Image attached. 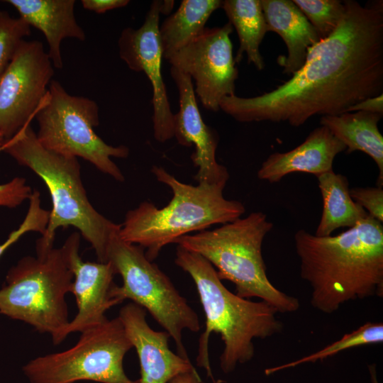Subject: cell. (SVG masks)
Returning a JSON list of instances; mask_svg holds the SVG:
<instances>
[{
  "mask_svg": "<svg viewBox=\"0 0 383 383\" xmlns=\"http://www.w3.org/2000/svg\"><path fill=\"white\" fill-rule=\"evenodd\" d=\"M267 31L277 33L285 43L287 56L277 62L283 72L292 75L304 64L308 49L318 42L316 30L290 0H260Z\"/></svg>",
  "mask_w": 383,
  "mask_h": 383,
  "instance_id": "cell-19",
  "label": "cell"
},
{
  "mask_svg": "<svg viewBox=\"0 0 383 383\" xmlns=\"http://www.w3.org/2000/svg\"><path fill=\"white\" fill-rule=\"evenodd\" d=\"M19 17L40 30L48 45V56L57 69L63 67L61 43L65 38L80 41L86 35L74 16V0H6Z\"/></svg>",
  "mask_w": 383,
  "mask_h": 383,
  "instance_id": "cell-18",
  "label": "cell"
},
{
  "mask_svg": "<svg viewBox=\"0 0 383 383\" xmlns=\"http://www.w3.org/2000/svg\"><path fill=\"white\" fill-rule=\"evenodd\" d=\"M323 209L315 235L326 237L340 228H352L369 215L353 201L345 176L333 170L316 176Z\"/></svg>",
  "mask_w": 383,
  "mask_h": 383,
  "instance_id": "cell-21",
  "label": "cell"
},
{
  "mask_svg": "<svg viewBox=\"0 0 383 383\" xmlns=\"http://www.w3.org/2000/svg\"><path fill=\"white\" fill-rule=\"evenodd\" d=\"M371 383H379L377 378V365L371 363L367 365Z\"/></svg>",
  "mask_w": 383,
  "mask_h": 383,
  "instance_id": "cell-33",
  "label": "cell"
},
{
  "mask_svg": "<svg viewBox=\"0 0 383 383\" xmlns=\"http://www.w3.org/2000/svg\"><path fill=\"white\" fill-rule=\"evenodd\" d=\"M337 28L307 50L303 66L271 91L226 96L219 109L241 123L287 122L335 116L383 92V2L344 1Z\"/></svg>",
  "mask_w": 383,
  "mask_h": 383,
  "instance_id": "cell-1",
  "label": "cell"
},
{
  "mask_svg": "<svg viewBox=\"0 0 383 383\" xmlns=\"http://www.w3.org/2000/svg\"><path fill=\"white\" fill-rule=\"evenodd\" d=\"M221 5V0L182 1L177 11L159 27L164 59L184 47L202 31L211 14Z\"/></svg>",
  "mask_w": 383,
  "mask_h": 383,
  "instance_id": "cell-22",
  "label": "cell"
},
{
  "mask_svg": "<svg viewBox=\"0 0 383 383\" xmlns=\"http://www.w3.org/2000/svg\"><path fill=\"white\" fill-rule=\"evenodd\" d=\"M132 348L119 318H107L82 331L72 348L37 357L22 370L30 383H138L123 369L124 357Z\"/></svg>",
  "mask_w": 383,
  "mask_h": 383,
  "instance_id": "cell-10",
  "label": "cell"
},
{
  "mask_svg": "<svg viewBox=\"0 0 383 383\" xmlns=\"http://www.w3.org/2000/svg\"><path fill=\"white\" fill-rule=\"evenodd\" d=\"M4 142H5V139H4V136L2 135V134L0 133V148L2 147Z\"/></svg>",
  "mask_w": 383,
  "mask_h": 383,
  "instance_id": "cell-35",
  "label": "cell"
},
{
  "mask_svg": "<svg viewBox=\"0 0 383 383\" xmlns=\"http://www.w3.org/2000/svg\"><path fill=\"white\" fill-rule=\"evenodd\" d=\"M151 172L171 189L172 199L161 209L146 201L128 211L118 234L123 241L143 247L152 262L162 248L178 238L231 222L245 212L240 201L223 196L226 184H185L160 166H153Z\"/></svg>",
  "mask_w": 383,
  "mask_h": 383,
  "instance_id": "cell-5",
  "label": "cell"
},
{
  "mask_svg": "<svg viewBox=\"0 0 383 383\" xmlns=\"http://www.w3.org/2000/svg\"><path fill=\"white\" fill-rule=\"evenodd\" d=\"M174 1L164 0L162 1L161 14L168 15L172 11L174 7Z\"/></svg>",
  "mask_w": 383,
  "mask_h": 383,
  "instance_id": "cell-34",
  "label": "cell"
},
{
  "mask_svg": "<svg viewBox=\"0 0 383 383\" xmlns=\"http://www.w3.org/2000/svg\"><path fill=\"white\" fill-rule=\"evenodd\" d=\"M169 383H201V381L196 370L178 374L172 378Z\"/></svg>",
  "mask_w": 383,
  "mask_h": 383,
  "instance_id": "cell-32",
  "label": "cell"
},
{
  "mask_svg": "<svg viewBox=\"0 0 383 383\" xmlns=\"http://www.w3.org/2000/svg\"><path fill=\"white\" fill-rule=\"evenodd\" d=\"M30 34V27L22 18H13L0 11V74L13 58L24 38Z\"/></svg>",
  "mask_w": 383,
  "mask_h": 383,
  "instance_id": "cell-26",
  "label": "cell"
},
{
  "mask_svg": "<svg viewBox=\"0 0 383 383\" xmlns=\"http://www.w3.org/2000/svg\"><path fill=\"white\" fill-rule=\"evenodd\" d=\"M294 238L313 309L331 314L349 301L383 297L382 223L368 216L335 235L301 229Z\"/></svg>",
  "mask_w": 383,
  "mask_h": 383,
  "instance_id": "cell-2",
  "label": "cell"
},
{
  "mask_svg": "<svg viewBox=\"0 0 383 383\" xmlns=\"http://www.w3.org/2000/svg\"><path fill=\"white\" fill-rule=\"evenodd\" d=\"M383 115L366 112H345L335 116H323L321 126H326L346 147V152L361 151L376 163L379 174L377 184L383 185V136L378 122Z\"/></svg>",
  "mask_w": 383,
  "mask_h": 383,
  "instance_id": "cell-20",
  "label": "cell"
},
{
  "mask_svg": "<svg viewBox=\"0 0 383 383\" xmlns=\"http://www.w3.org/2000/svg\"><path fill=\"white\" fill-rule=\"evenodd\" d=\"M53 67L40 41H22L0 74V133L5 141L35 116L48 94Z\"/></svg>",
  "mask_w": 383,
  "mask_h": 383,
  "instance_id": "cell-11",
  "label": "cell"
},
{
  "mask_svg": "<svg viewBox=\"0 0 383 383\" xmlns=\"http://www.w3.org/2000/svg\"><path fill=\"white\" fill-rule=\"evenodd\" d=\"M128 0H82V7L96 13H104L108 11L122 8L129 4Z\"/></svg>",
  "mask_w": 383,
  "mask_h": 383,
  "instance_id": "cell-30",
  "label": "cell"
},
{
  "mask_svg": "<svg viewBox=\"0 0 383 383\" xmlns=\"http://www.w3.org/2000/svg\"><path fill=\"white\" fill-rule=\"evenodd\" d=\"M8 271L0 289V313L49 333L55 345L69 323L65 296L70 292L73 274L62 248L37 249Z\"/></svg>",
  "mask_w": 383,
  "mask_h": 383,
  "instance_id": "cell-7",
  "label": "cell"
},
{
  "mask_svg": "<svg viewBox=\"0 0 383 383\" xmlns=\"http://www.w3.org/2000/svg\"><path fill=\"white\" fill-rule=\"evenodd\" d=\"M29 207L26 216L18 228L13 231L6 240L0 243V257L25 233L30 231L45 233L50 216V211L42 208L40 193L33 190L29 198Z\"/></svg>",
  "mask_w": 383,
  "mask_h": 383,
  "instance_id": "cell-27",
  "label": "cell"
},
{
  "mask_svg": "<svg viewBox=\"0 0 383 383\" xmlns=\"http://www.w3.org/2000/svg\"><path fill=\"white\" fill-rule=\"evenodd\" d=\"M2 147L0 148V152ZM33 191L23 177H14L5 184H0V206L13 209L29 199Z\"/></svg>",
  "mask_w": 383,
  "mask_h": 383,
  "instance_id": "cell-29",
  "label": "cell"
},
{
  "mask_svg": "<svg viewBox=\"0 0 383 383\" xmlns=\"http://www.w3.org/2000/svg\"><path fill=\"white\" fill-rule=\"evenodd\" d=\"M118 317L138 357V383H167L178 374L196 371L189 358L170 349L168 333L150 327L143 308L130 302L121 309Z\"/></svg>",
  "mask_w": 383,
  "mask_h": 383,
  "instance_id": "cell-16",
  "label": "cell"
},
{
  "mask_svg": "<svg viewBox=\"0 0 383 383\" xmlns=\"http://www.w3.org/2000/svg\"><path fill=\"white\" fill-rule=\"evenodd\" d=\"M346 150L345 145L326 126L314 128L304 141L284 152H274L257 171L261 180L276 183L294 172H304L316 177L333 170L338 154Z\"/></svg>",
  "mask_w": 383,
  "mask_h": 383,
  "instance_id": "cell-17",
  "label": "cell"
},
{
  "mask_svg": "<svg viewBox=\"0 0 383 383\" xmlns=\"http://www.w3.org/2000/svg\"><path fill=\"white\" fill-rule=\"evenodd\" d=\"M272 228L265 213L252 212L213 230L182 236L174 243L206 259L221 280L234 284L238 296L258 298L278 313H294L300 307L299 299L274 287L267 275L262 247Z\"/></svg>",
  "mask_w": 383,
  "mask_h": 383,
  "instance_id": "cell-6",
  "label": "cell"
},
{
  "mask_svg": "<svg viewBox=\"0 0 383 383\" xmlns=\"http://www.w3.org/2000/svg\"><path fill=\"white\" fill-rule=\"evenodd\" d=\"M174 262L193 279L205 313L206 327L199 338L196 364L206 370L213 383L209 358L212 332L219 334L223 342L220 367L227 374L252 359L254 339H265L282 331L284 324L273 306L230 292L213 265L199 254L178 245Z\"/></svg>",
  "mask_w": 383,
  "mask_h": 383,
  "instance_id": "cell-3",
  "label": "cell"
},
{
  "mask_svg": "<svg viewBox=\"0 0 383 383\" xmlns=\"http://www.w3.org/2000/svg\"><path fill=\"white\" fill-rule=\"evenodd\" d=\"M383 342V323L382 322H367L356 330L345 334L339 340L325 346L322 349L294 361L267 368L266 375L296 366L315 363L333 357L340 352L360 346L379 344Z\"/></svg>",
  "mask_w": 383,
  "mask_h": 383,
  "instance_id": "cell-24",
  "label": "cell"
},
{
  "mask_svg": "<svg viewBox=\"0 0 383 383\" xmlns=\"http://www.w3.org/2000/svg\"><path fill=\"white\" fill-rule=\"evenodd\" d=\"M321 39L329 36L343 18L345 5L338 0H293Z\"/></svg>",
  "mask_w": 383,
  "mask_h": 383,
  "instance_id": "cell-25",
  "label": "cell"
},
{
  "mask_svg": "<svg viewBox=\"0 0 383 383\" xmlns=\"http://www.w3.org/2000/svg\"><path fill=\"white\" fill-rule=\"evenodd\" d=\"M170 74L179 94V110L174 114V137L182 146L194 145L191 155L198 168L194 179L198 184H226L229 173L216 158L219 137L202 119L191 77L172 67Z\"/></svg>",
  "mask_w": 383,
  "mask_h": 383,
  "instance_id": "cell-15",
  "label": "cell"
},
{
  "mask_svg": "<svg viewBox=\"0 0 383 383\" xmlns=\"http://www.w3.org/2000/svg\"><path fill=\"white\" fill-rule=\"evenodd\" d=\"M366 111L383 115V94L369 97L350 107L347 112Z\"/></svg>",
  "mask_w": 383,
  "mask_h": 383,
  "instance_id": "cell-31",
  "label": "cell"
},
{
  "mask_svg": "<svg viewBox=\"0 0 383 383\" xmlns=\"http://www.w3.org/2000/svg\"><path fill=\"white\" fill-rule=\"evenodd\" d=\"M120 228L113 233L106 248V262L112 264L123 280L122 285L114 289L115 296L121 302L130 299L147 310L173 338L177 354L189 358L182 333L185 329L200 330L197 313L170 279L146 257L143 247L121 240Z\"/></svg>",
  "mask_w": 383,
  "mask_h": 383,
  "instance_id": "cell-9",
  "label": "cell"
},
{
  "mask_svg": "<svg viewBox=\"0 0 383 383\" xmlns=\"http://www.w3.org/2000/svg\"><path fill=\"white\" fill-rule=\"evenodd\" d=\"M162 1L154 0L138 28L123 29L118 40L121 59L132 71L145 73L152 89L153 135L165 143L174 138V113L162 74L163 51L159 27Z\"/></svg>",
  "mask_w": 383,
  "mask_h": 383,
  "instance_id": "cell-13",
  "label": "cell"
},
{
  "mask_svg": "<svg viewBox=\"0 0 383 383\" xmlns=\"http://www.w3.org/2000/svg\"><path fill=\"white\" fill-rule=\"evenodd\" d=\"M233 30L228 22L222 26L205 27L193 40L166 60L195 82L194 92L203 106L219 111L226 96L235 95L238 70L233 54L230 35Z\"/></svg>",
  "mask_w": 383,
  "mask_h": 383,
  "instance_id": "cell-12",
  "label": "cell"
},
{
  "mask_svg": "<svg viewBox=\"0 0 383 383\" xmlns=\"http://www.w3.org/2000/svg\"><path fill=\"white\" fill-rule=\"evenodd\" d=\"M221 8L238 36L240 45L234 57L235 62L241 61L245 52L248 64H253L258 70H263L265 62L260 46L268 31L260 0H225Z\"/></svg>",
  "mask_w": 383,
  "mask_h": 383,
  "instance_id": "cell-23",
  "label": "cell"
},
{
  "mask_svg": "<svg viewBox=\"0 0 383 383\" xmlns=\"http://www.w3.org/2000/svg\"><path fill=\"white\" fill-rule=\"evenodd\" d=\"M2 149L40 177L50 192L52 207L45 232L37 240L35 248H52L57 229L73 226L91 244L98 262H106L109 239L121 225L105 218L90 203L77 158L45 148L30 123L6 140Z\"/></svg>",
  "mask_w": 383,
  "mask_h": 383,
  "instance_id": "cell-4",
  "label": "cell"
},
{
  "mask_svg": "<svg viewBox=\"0 0 383 383\" xmlns=\"http://www.w3.org/2000/svg\"><path fill=\"white\" fill-rule=\"evenodd\" d=\"M99 106L91 99L70 94L57 80H52L35 118L38 142L57 154L81 157L118 182L124 176L111 157L126 158L125 145L106 143L94 131L99 124Z\"/></svg>",
  "mask_w": 383,
  "mask_h": 383,
  "instance_id": "cell-8",
  "label": "cell"
},
{
  "mask_svg": "<svg viewBox=\"0 0 383 383\" xmlns=\"http://www.w3.org/2000/svg\"><path fill=\"white\" fill-rule=\"evenodd\" d=\"M80 235L78 231L72 233L61 247L74 277L70 292L77 313L60 333L55 345L72 333H81L104 321L105 313L121 303L114 295L113 266L110 262L84 261L79 254Z\"/></svg>",
  "mask_w": 383,
  "mask_h": 383,
  "instance_id": "cell-14",
  "label": "cell"
},
{
  "mask_svg": "<svg viewBox=\"0 0 383 383\" xmlns=\"http://www.w3.org/2000/svg\"><path fill=\"white\" fill-rule=\"evenodd\" d=\"M350 194L355 202L362 207L369 216L383 222V189L382 187H354Z\"/></svg>",
  "mask_w": 383,
  "mask_h": 383,
  "instance_id": "cell-28",
  "label": "cell"
}]
</instances>
